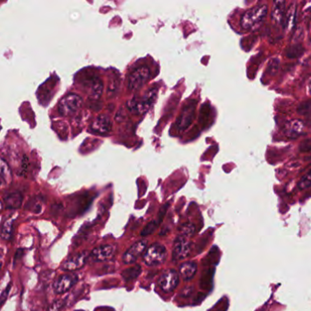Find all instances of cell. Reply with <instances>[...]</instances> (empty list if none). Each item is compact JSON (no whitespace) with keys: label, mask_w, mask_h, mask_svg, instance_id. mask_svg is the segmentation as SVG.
Here are the masks:
<instances>
[{"label":"cell","mask_w":311,"mask_h":311,"mask_svg":"<svg viewBox=\"0 0 311 311\" xmlns=\"http://www.w3.org/2000/svg\"><path fill=\"white\" fill-rule=\"evenodd\" d=\"M267 15V5H258L246 10L241 16L240 24L242 29L246 30L253 29L261 24Z\"/></svg>","instance_id":"cell-1"},{"label":"cell","mask_w":311,"mask_h":311,"mask_svg":"<svg viewBox=\"0 0 311 311\" xmlns=\"http://www.w3.org/2000/svg\"><path fill=\"white\" fill-rule=\"evenodd\" d=\"M167 249L161 244H153L146 249L143 255V260L149 266H156L165 262L167 258Z\"/></svg>","instance_id":"cell-2"},{"label":"cell","mask_w":311,"mask_h":311,"mask_svg":"<svg viewBox=\"0 0 311 311\" xmlns=\"http://www.w3.org/2000/svg\"><path fill=\"white\" fill-rule=\"evenodd\" d=\"M82 105V98L79 95L70 93L61 100L58 104V111L63 116L75 114Z\"/></svg>","instance_id":"cell-3"},{"label":"cell","mask_w":311,"mask_h":311,"mask_svg":"<svg viewBox=\"0 0 311 311\" xmlns=\"http://www.w3.org/2000/svg\"><path fill=\"white\" fill-rule=\"evenodd\" d=\"M150 77V68L143 66L131 72L128 78V88L130 90H138L144 86Z\"/></svg>","instance_id":"cell-4"},{"label":"cell","mask_w":311,"mask_h":311,"mask_svg":"<svg viewBox=\"0 0 311 311\" xmlns=\"http://www.w3.org/2000/svg\"><path fill=\"white\" fill-rule=\"evenodd\" d=\"M117 253V246L114 245H102L94 248L89 255V258L94 262H104L113 259Z\"/></svg>","instance_id":"cell-5"},{"label":"cell","mask_w":311,"mask_h":311,"mask_svg":"<svg viewBox=\"0 0 311 311\" xmlns=\"http://www.w3.org/2000/svg\"><path fill=\"white\" fill-rule=\"evenodd\" d=\"M156 94H157V90L152 89L143 98L138 100V101L135 100L133 102H131L130 104V110L134 111L135 113L144 114L145 112L150 110V107L153 105Z\"/></svg>","instance_id":"cell-6"},{"label":"cell","mask_w":311,"mask_h":311,"mask_svg":"<svg viewBox=\"0 0 311 311\" xmlns=\"http://www.w3.org/2000/svg\"><path fill=\"white\" fill-rule=\"evenodd\" d=\"M179 275L175 269H169L164 273H162L160 278L158 279V287L161 288L162 291L170 293L178 287Z\"/></svg>","instance_id":"cell-7"},{"label":"cell","mask_w":311,"mask_h":311,"mask_svg":"<svg viewBox=\"0 0 311 311\" xmlns=\"http://www.w3.org/2000/svg\"><path fill=\"white\" fill-rule=\"evenodd\" d=\"M147 245H148V241L146 239L136 242L134 245L130 246V248L126 251L125 254L123 255V258H122L123 262L127 265L136 262L138 258L145 253Z\"/></svg>","instance_id":"cell-8"},{"label":"cell","mask_w":311,"mask_h":311,"mask_svg":"<svg viewBox=\"0 0 311 311\" xmlns=\"http://www.w3.org/2000/svg\"><path fill=\"white\" fill-rule=\"evenodd\" d=\"M89 255L90 254L88 251H84V252H81V253L70 257L62 264V266H61L62 270L76 271L80 269L85 266L86 263L89 258Z\"/></svg>","instance_id":"cell-9"},{"label":"cell","mask_w":311,"mask_h":311,"mask_svg":"<svg viewBox=\"0 0 311 311\" xmlns=\"http://www.w3.org/2000/svg\"><path fill=\"white\" fill-rule=\"evenodd\" d=\"M191 252V243L185 237H179L175 241L172 258L175 261L185 259L190 256Z\"/></svg>","instance_id":"cell-10"},{"label":"cell","mask_w":311,"mask_h":311,"mask_svg":"<svg viewBox=\"0 0 311 311\" xmlns=\"http://www.w3.org/2000/svg\"><path fill=\"white\" fill-rule=\"evenodd\" d=\"M77 277L76 275H62L55 280L53 285L54 291L58 295L64 294L66 292H68L77 283Z\"/></svg>","instance_id":"cell-11"},{"label":"cell","mask_w":311,"mask_h":311,"mask_svg":"<svg viewBox=\"0 0 311 311\" xmlns=\"http://www.w3.org/2000/svg\"><path fill=\"white\" fill-rule=\"evenodd\" d=\"M305 124L302 121L295 119L288 121L284 126V134L288 139H296L304 132Z\"/></svg>","instance_id":"cell-12"},{"label":"cell","mask_w":311,"mask_h":311,"mask_svg":"<svg viewBox=\"0 0 311 311\" xmlns=\"http://www.w3.org/2000/svg\"><path fill=\"white\" fill-rule=\"evenodd\" d=\"M197 269H198L197 263L188 261L183 263L179 266V275L185 281H190L194 278L195 275L197 273Z\"/></svg>","instance_id":"cell-13"},{"label":"cell","mask_w":311,"mask_h":311,"mask_svg":"<svg viewBox=\"0 0 311 311\" xmlns=\"http://www.w3.org/2000/svg\"><path fill=\"white\" fill-rule=\"evenodd\" d=\"M111 128H112V126H111L110 120L107 116L97 117L91 125V129L93 131H97V133H99V134L108 133L111 130Z\"/></svg>","instance_id":"cell-14"},{"label":"cell","mask_w":311,"mask_h":311,"mask_svg":"<svg viewBox=\"0 0 311 311\" xmlns=\"http://www.w3.org/2000/svg\"><path fill=\"white\" fill-rule=\"evenodd\" d=\"M195 103H191L189 106L184 109V111L180 115V118L178 120V127L180 129H186L190 126L191 121L193 120L195 113Z\"/></svg>","instance_id":"cell-15"},{"label":"cell","mask_w":311,"mask_h":311,"mask_svg":"<svg viewBox=\"0 0 311 311\" xmlns=\"http://www.w3.org/2000/svg\"><path fill=\"white\" fill-rule=\"evenodd\" d=\"M89 96L94 100L100 98L103 92V83L99 79L92 78L89 83Z\"/></svg>","instance_id":"cell-16"},{"label":"cell","mask_w":311,"mask_h":311,"mask_svg":"<svg viewBox=\"0 0 311 311\" xmlns=\"http://www.w3.org/2000/svg\"><path fill=\"white\" fill-rule=\"evenodd\" d=\"M22 195L20 192H12L5 197V205L8 209L19 208L22 204Z\"/></svg>","instance_id":"cell-17"},{"label":"cell","mask_w":311,"mask_h":311,"mask_svg":"<svg viewBox=\"0 0 311 311\" xmlns=\"http://www.w3.org/2000/svg\"><path fill=\"white\" fill-rule=\"evenodd\" d=\"M285 5L284 1H276L272 8V21L276 23H281L285 16Z\"/></svg>","instance_id":"cell-18"},{"label":"cell","mask_w":311,"mask_h":311,"mask_svg":"<svg viewBox=\"0 0 311 311\" xmlns=\"http://www.w3.org/2000/svg\"><path fill=\"white\" fill-rule=\"evenodd\" d=\"M13 223H14L13 218H9L8 220H6L2 230H1V238L6 241H9L12 238Z\"/></svg>","instance_id":"cell-19"},{"label":"cell","mask_w":311,"mask_h":311,"mask_svg":"<svg viewBox=\"0 0 311 311\" xmlns=\"http://www.w3.org/2000/svg\"><path fill=\"white\" fill-rule=\"evenodd\" d=\"M11 176H12V173H11V170L8 166V163L0 157V177L5 182H8V181L11 180Z\"/></svg>","instance_id":"cell-20"},{"label":"cell","mask_w":311,"mask_h":311,"mask_svg":"<svg viewBox=\"0 0 311 311\" xmlns=\"http://www.w3.org/2000/svg\"><path fill=\"white\" fill-rule=\"evenodd\" d=\"M311 186V170L307 172L306 176L302 177V179L299 181V188L300 190L308 188Z\"/></svg>","instance_id":"cell-21"},{"label":"cell","mask_w":311,"mask_h":311,"mask_svg":"<svg viewBox=\"0 0 311 311\" xmlns=\"http://www.w3.org/2000/svg\"><path fill=\"white\" fill-rule=\"evenodd\" d=\"M63 305H64L63 300H57L49 306L48 311H60L63 307Z\"/></svg>","instance_id":"cell-22"},{"label":"cell","mask_w":311,"mask_h":311,"mask_svg":"<svg viewBox=\"0 0 311 311\" xmlns=\"http://www.w3.org/2000/svg\"><path fill=\"white\" fill-rule=\"evenodd\" d=\"M296 14V8L295 7H291V9H289V11H288V14H287V25H288V27H291L292 24H293V20H294V17H295Z\"/></svg>","instance_id":"cell-23"},{"label":"cell","mask_w":311,"mask_h":311,"mask_svg":"<svg viewBox=\"0 0 311 311\" xmlns=\"http://www.w3.org/2000/svg\"><path fill=\"white\" fill-rule=\"evenodd\" d=\"M28 168H29V159L27 158V156H24L23 161H22V166H21V170H22V172H21L23 173V172H27Z\"/></svg>","instance_id":"cell-24"},{"label":"cell","mask_w":311,"mask_h":311,"mask_svg":"<svg viewBox=\"0 0 311 311\" xmlns=\"http://www.w3.org/2000/svg\"><path fill=\"white\" fill-rule=\"evenodd\" d=\"M2 209H3V204H2V202L0 201V212L2 211Z\"/></svg>","instance_id":"cell-25"},{"label":"cell","mask_w":311,"mask_h":311,"mask_svg":"<svg viewBox=\"0 0 311 311\" xmlns=\"http://www.w3.org/2000/svg\"><path fill=\"white\" fill-rule=\"evenodd\" d=\"M3 184V179L0 177V187H1V185Z\"/></svg>","instance_id":"cell-26"},{"label":"cell","mask_w":311,"mask_h":311,"mask_svg":"<svg viewBox=\"0 0 311 311\" xmlns=\"http://www.w3.org/2000/svg\"><path fill=\"white\" fill-rule=\"evenodd\" d=\"M309 91H310L311 93V81L310 82H309Z\"/></svg>","instance_id":"cell-27"},{"label":"cell","mask_w":311,"mask_h":311,"mask_svg":"<svg viewBox=\"0 0 311 311\" xmlns=\"http://www.w3.org/2000/svg\"><path fill=\"white\" fill-rule=\"evenodd\" d=\"M0 269H1V263H0Z\"/></svg>","instance_id":"cell-28"}]
</instances>
